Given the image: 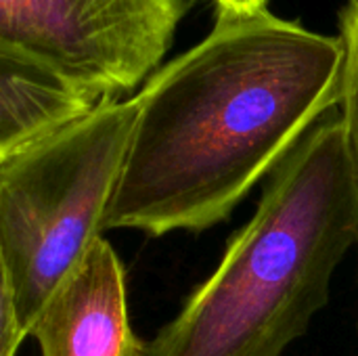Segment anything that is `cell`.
<instances>
[{"mask_svg": "<svg viewBox=\"0 0 358 356\" xmlns=\"http://www.w3.org/2000/svg\"><path fill=\"white\" fill-rule=\"evenodd\" d=\"M197 0H0V50L25 55L96 99L149 80Z\"/></svg>", "mask_w": 358, "mask_h": 356, "instance_id": "cell-4", "label": "cell"}, {"mask_svg": "<svg viewBox=\"0 0 358 356\" xmlns=\"http://www.w3.org/2000/svg\"><path fill=\"white\" fill-rule=\"evenodd\" d=\"M216 4V19H245L268 13V0H212Z\"/></svg>", "mask_w": 358, "mask_h": 356, "instance_id": "cell-9", "label": "cell"}, {"mask_svg": "<svg viewBox=\"0 0 358 356\" xmlns=\"http://www.w3.org/2000/svg\"><path fill=\"white\" fill-rule=\"evenodd\" d=\"M358 243L346 128L323 118L268 176L218 269L147 344V356H281L327 304Z\"/></svg>", "mask_w": 358, "mask_h": 356, "instance_id": "cell-2", "label": "cell"}, {"mask_svg": "<svg viewBox=\"0 0 358 356\" xmlns=\"http://www.w3.org/2000/svg\"><path fill=\"white\" fill-rule=\"evenodd\" d=\"M340 36L346 46L340 118L346 128L350 170L358 208V0H348L340 10Z\"/></svg>", "mask_w": 358, "mask_h": 356, "instance_id": "cell-7", "label": "cell"}, {"mask_svg": "<svg viewBox=\"0 0 358 356\" xmlns=\"http://www.w3.org/2000/svg\"><path fill=\"white\" fill-rule=\"evenodd\" d=\"M138 118L136 97L0 159V273L25 334L103 237Z\"/></svg>", "mask_w": 358, "mask_h": 356, "instance_id": "cell-3", "label": "cell"}, {"mask_svg": "<svg viewBox=\"0 0 358 356\" xmlns=\"http://www.w3.org/2000/svg\"><path fill=\"white\" fill-rule=\"evenodd\" d=\"M99 103L55 69L0 50V159L65 130Z\"/></svg>", "mask_w": 358, "mask_h": 356, "instance_id": "cell-6", "label": "cell"}, {"mask_svg": "<svg viewBox=\"0 0 358 356\" xmlns=\"http://www.w3.org/2000/svg\"><path fill=\"white\" fill-rule=\"evenodd\" d=\"M344 65L342 36L271 13L216 19L136 94L138 118L105 231L162 237L224 222L340 107Z\"/></svg>", "mask_w": 358, "mask_h": 356, "instance_id": "cell-1", "label": "cell"}, {"mask_svg": "<svg viewBox=\"0 0 358 356\" xmlns=\"http://www.w3.org/2000/svg\"><path fill=\"white\" fill-rule=\"evenodd\" d=\"M42 356H147L134 334L124 266L103 237L63 281L31 327Z\"/></svg>", "mask_w": 358, "mask_h": 356, "instance_id": "cell-5", "label": "cell"}, {"mask_svg": "<svg viewBox=\"0 0 358 356\" xmlns=\"http://www.w3.org/2000/svg\"><path fill=\"white\" fill-rule=\"evenodd\" d=\"M25 338H29V336L21 327L13 296L8 292V287L0 283V356L17 355V350Z\"/></svg>", "mask_w": 358, "mask_h": 356, "instance_id": "cell-8", "label": "cell"}]
</instances>
